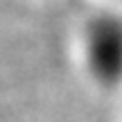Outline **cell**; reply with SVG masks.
I'll return each mask as SVG.
<instances>
[{
  "instance_id": "obj_1",
  "label": "cell",
  "mask_w": 122,
  "mask_h": 122,
  "mask_svg": "<svg viewBox=\"0 0 122 122\" xmlns=\"http://www.w3.org/2000/svg\"><path fill=\"white\" fill-rule=\"evenodd\" d=\"M79 59L86 77L100 91L122 86V14L115 9L91 14L79 30Z\"/></svg>"
},
{
  "instance_id": "obj_2",
  "label": "cell",
  "mask_w": 122,
  "mask_h": 122,
  "mask_svg": "<svg viewBox=\"0 0 122 122\" xmlns=\"http://www.w3.org/2000/svg\"><path fill=\"white\" fill-rule=\"evenodd\" d=\"M113 2H122V0H113Z\"/></svg>"
}]
</instances>
